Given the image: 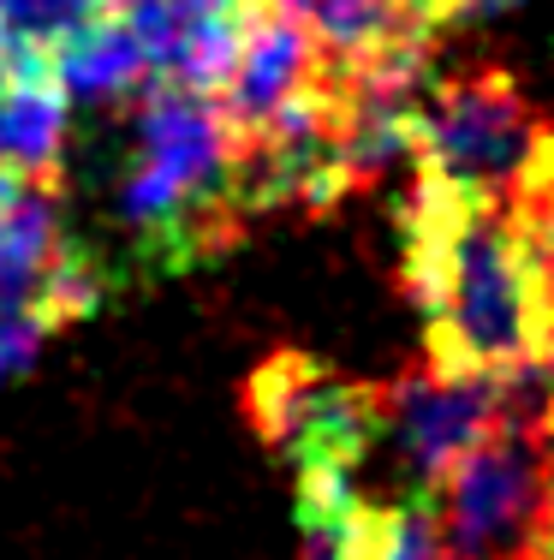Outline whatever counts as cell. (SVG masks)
Instances as JSON below:
<instances>
[{
  "label": "cell",
  "instance_id": "5",
  "mask_svg": "<svg viewBox=\"0 0 554 560\" xmlns=\"http://www.w3.org/2000/svg\"><path fill=\"white\" fill-rule=\"evenodd\" d=\"M369 406H376V447L400 459L417 495H435L447 465L500 423V370H441L424 358L388 382H369Z\"/></svg>",
  "mask_w": 554,
  "mask_h": 560
},
{
  "label": "cell",
  "instance_id": "15",
  "mask_svg": "<svg viewBox=\"0 0 554 560\" xmlns=\"http://www.w3.org/2000/svg\"><path fill=\"white\" fill-rule=\"evenodd\" d=\"M549 560H554V459H549Z\"/></svg>",
  "mask_w": 554,
  "mask_h": 560
},
{
  "label": "cell",
  "instance_id": "11",
  "mask_svg": "<svg viewBox=\"0 0 554 560\" xmlns=\"http://www.w3.org/2000/svg\"><path fill=\"white\" fill-rule=\"evenodd\" d=\"M114 12V0H0V72L48 66V55Z\"/></svg>",
  "mask_w": 554,
  "mask_h": 560
},
{
  "label": "cell",
  "instance_id": "2",
  "mask_svg": "<svg viewBox=\"0 0 554 560\" xmlns=\"http://www.w3.org/2000/svg\"><path fill=\"white\" fill-rule=\"evenodd\" d=\"M543 143V114L500 66L435 78L412 108V167L471 203H507Z\"/></svg>",
  "mask_w": 554,
  "mask_h": 560
},
{
  "label": "cell",
  "instance_id": "9",
  "mask_svg": "<svg viewBox=\"0 0 554 560\" xmlns=\"http://www.w3.org/2000/svg\"><path fill=\"white\" fill-rule=\"evenodd\" d=\"M60 250H66V233L55 215V191L48 185H19L0 203V311H36Z\"/></svg>",
  "mask_w": 554,
  "mask_h": 560
},
{
  "label": "cell",
  "instance_id": "6",
  "mask_svg": "<svg viewBox=\"0 0 554 560\" xmlns=\"http://www.w3.org/2000/svg\"><path fill=\"white\" fill-rule=\"evenodd\" d=\"M316 72H322V48H316L310 24L269 0H245L239 60H233L227 84L215 90V108L227 119L233 143L257 138L286 102H298L316 84Z\"/></svg>",
  "mask_w": 554,
  "mask_h": 560
},
{
  "label": "cell",
  "instance_id": "13",
  "mask_svg": "<svg viewBox=\"0 0 554 560\" xmlns=\"http://www.w3.org/2000/svg\"><path fill=\"white\" fill-rule=\"evenodd\" d=\"M48 340V323L36 311H0V382L24 376Z\"/></svg>",
  "mask_w": 554,
  "mask_h": 560
},
{
  "label": "cell",
  "instance_id": "10",
  "mask_svg": "<svg viewBox=\"0 0 554 560\" xmlns=\"http://www.w3.org/2000/svg\"><path fill=\"white\" fill-rule=\"evenodd\" d=\"M48 72H55V84L72 102H126V96H143L155 78L120 12H102L96 24L66 36L55 55H48Z\"/></svg>",
  "mask_w": 554,
  "mask_h": 560
},
{
  "label": "cell",
  "instance_id": "3",
  "mask_svg": "<svg viewBox=\"0 0 554 560\" xmlns=\"http://www.w3.org/2000/svg\"><path fill=\"white\" fill-rule=\"evenodd\" d=\"M554 423L500 418L435 483L441 560H549Z\"/></svg>",
  "mask_w": 554,
  "mask_h": 560
},
{
  "label": "cell",
  "instance_id": "8",
  "mask_svg": "<svg viewBox=\"0 0 554 560\" xmlns=\"http://www.w3.org/2000/svg\"><path fill=\"white\" fill-rule=\"evenodd\" d=\"M66 162V90L48 66L0 72V173L55 191Z\"/></svg>",
  "mask_w": 554,
  "mask_h": 560
},
{
  "label": "cell",
  "instance_id": "4",
  "mask_svg": "<svg viewBox=\"0 0 554 560\" xmlns=\"http://www.w3.org/2000/svg\"><path fill=\"white\" fill-rule=\"evenodd\" d=\"M250 423L269 447H281L298 471L328 465V471H352L376 453V406H369L364 382L334 376L316 364L310 352H274L257 364L245 382Z\"/></svg>",
  "mask_w": 554,
  "mask_h": 560
},
{
  "label": "cell",
  "instance_id": "12",
  "mask_svg": "<svg viewBox=\"0 0 554 560\" xmlns=\"http://www.w3.org/2000/svg\"><path fill=\"white\" fill-rule=\"evenodd\" d=\"M102 292H108V280H102V269L84 257L78 245H66L60 250V262H55V275H48V287H43V323L48 328H60V323H78V316H90L102 304Z\"/></svg>",
  "mask_w": 554,
  "mask_h": 560
},
{
  "label": "cell",
  "instance_id": "1",
  "mask_svg": "<svg viewBox=\"0 0 554 560\" xmlns=\"http://www.w3.org/2000/svg\"><path fill=\"white\" fill-rule=\"evenodd\" d=\"M400 226L405 292L429 316V364L519 370L543 358V311H537L507 203H471L412 173Z\"/></svg>",
  "mask_w": 554,
  "mask_h": 560
},
{
  "label": "cell",
  "instance_id": "14",
  "mask_svg": "<svg viewBox=\"0 0 554 560\" xmlns=\"http://www.w3.org/2000/svg\"><path fill=\"white\" fill-rule=\"evenodd\" d=\"M393 7H400V12H412V19H424L429 31H441V24H435V0H393Z\"/></svg>",
  "mask_w": 554,
  "mask_h": 560
},
{
  "label": "cell",
  "instance_id": "7",
  "mask_svg": "<svg viewBox=\"0 0 554 560\" xmlns=\"http://www.w3.org/2000/svg\"><path fill=\"white\" fill-rule=\"evenodd\" d=\"M155 78L215 96L239 60L245 0H114Z\"/></svg>",
  "mask_w": 554,
  "mask_h": 560
}]
</instances>
